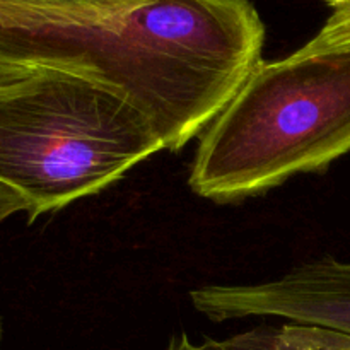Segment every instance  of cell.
I'll return each instance as SVG.
<instances>
[{"label":"cell","instance_id":"8992f818","mask_svg":"<svg viewBox=\"0 0 350 350\" xmlns=\"http://www.w3.org/2000/svg\"><path fill=\"white\" fill-rule=\"evenodd\" d=\"M166 350H350V335L310 325L260 327L232 337L195 344L187 334L173 335Z\"/></svg>","mask_w":350,"mask_h":350},{"label":"cell","instance_id":"6da1fadb","mask_svg":"<svg viewBox=\"0 0 350 350\" xmlns=\"http://www.w3.org/2000/svg\"><path fill=\"white\" fill-rule=\"evenodd\" d=\"M164 149L122 92L58 67H0V181L27 221L99 193Z\"/></svg>","mask_w":350,"mask_h":350},{"label":"cell","instance_id":"277c9868","mask_svg":"<svg viewBox=\"0 0 350 350\" xmlns=\"http://www.w3.org/2000/svg\"><path fill=\"white\" fill-rule=\"evenodd\" d=\"M190 299L212 321L277 317L350 335V262L323 258L270 282L204 286Z\"/></svg>","mask_w":350,"mask_h":350},{"label":"cell","instance_id":"ba28073f","mask_svg":"<svg viewBox=\"0 0 350 350\" xmlns=\"http://www.w3.org/2000/svg\"><path fill=\"white\" fill-rule=\"evenodd\" d=\"M19 212H27V202L19 191L0 181V224Z\"/></svg>","mask_w":350,"mask_h":350},{"label":"cell","instance_id":"52a82bcc","mask_svg":"<svg viewBox=\"0 0 350 350\" xmlns=\"http://www.w3.org/2000/svg\"><path fill=\"white\" fill-rule=\"evenodd\" d=\"M327 21L304 48L310 51H350V0H325Z\"/></svg>","mask_w":350,"mask_h":350},{"label":"cell","instance_id":"9c48e42d","mask_svg":"<svg viewBox=\"0 0 350 350\" xmlns=\"http://www.w3.org/2000/svg\"><path fill=\"white\" fill-rule=\"evenodd\" d=\"M2 338H3V323H2V318H0V347H2Z\"/></svg>","mask_w":350,"mask_h":350},{"label":"cell","instance_id":"7a4b0ae2","mask_svg":"<svg viewBox=\"0 0 350 350\" xmlns=\"http://www.w3.org/2000/svg\"><path fill=\"white\" fill-rule=\"evenodd\" d=\"M349 152L350 51L301 46L256 65L202 132L188 183L202 198L234 202Z\"/></svg>","mask_w":350,"mask_h":350},{"label":"cell","instance_id":"5b68a950","mask_svg":"<svg viewBox=\"0 0 350 350\" xmlns=\"http://www.w3.org/2000/svg\"><path fill=\"white\" fill-rule=\"evenodd\" d=\"M147 0H0V24L23 29L89 31L115 26Z\"/></svg>","mask_w":350,"mask_h":350},{"label":"cell","instance_id":"3957f363","mask_svg":"<svg viewBox=\"0 0 350 350\" xmlns=\"http://www.w3.org/2000/svg\"><path fill=\"white\" fill-rule=\"evenodd\" d=\"M252 0H147L113 31V81L178 152L263 62Z\"/></svg>","mask_w":350,"mask_h":350}]
</instances>
